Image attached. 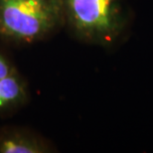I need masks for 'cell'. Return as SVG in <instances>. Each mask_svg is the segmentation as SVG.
Instances as JSON below:
<instances>
[{
	"mask_svg": "<svg viewBox=\"0 0 153 153\" xmlns=\"http://www.w3.org/2000/svg\"><path fill=\"white\" fill-rule=\"evenodd\" d=\"M65 23L62 0H0V34L34 43Z\"/></svg>",
	"mask_w": 153,
	"mask_h": 153,
	"instance_id": "1",
	"label": "cell"
},
{
	"mask_svg": "<svg viewBox=\"0 0 153 153\" xmlns=\"http://www.w3.org/2000/svg\"><path fill=\"white\" fill-rule=\"evenodd\" d=\"M72 32L91 44L109 46L118 39L126 24L122 0H62Z\"/></svg>",
	"mask_w": 153,
	"mask_h": 153,
	"instance_id": "2",
	"label": "cell"
},
{
	"mask_svg": "<svg viewBox=\"0 0 153 153\" xmlns=\"http://www.w3.org/2000/svg\"><path fill=\"white\" fill-rule=\"evenodd\" d=\"M50 147L39 136L20 128L0 130V153H46Z\"/></svg>",
	"mask_w": 153,
	"mask_h": 153,
	"instance_id": "3",
	"label": "cell"
},
{
	"mask_svg": "<svg viewBox=\"0 0 153 153\" xmlns=\"http://www.w3.org/2000/svg\"><path fill=\"white\" fill-rule=\"evenodd\" d=\"M25 97V85L15 71L0 79V111L15 108Z\"/></svg>",
	"mask_w": 153,
	"mask_h": 153,
	"instance_id": "4",
	"label": "cell"
},
{
	"mask_svg": "<svg viewBox=\"0 0 153 153\" xmlns=\"http://www.w3.org/2000/svg\"><path fill=\"white\" fill-rule=\"evenodd\" d=\"M14 70L10 65V63L5 59V57H3L0 54V79L5 78L6 76L12 74Z\"/></svg>",
	"mask_w": 153,
	"mask_h": 153,
	"instance_id": "5",
	"label": "cell"
}]
</instances>
